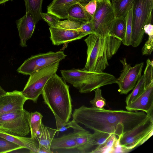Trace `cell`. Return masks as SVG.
Returning a JSON list of instances; mask_svg holds the SVG:
<instances>
[{
  "instance_id": "6da1fadb",
  "label": "cell",
  "mask_w": 153,
  "mask_h": 153,
  "mask_svg": "<svg viewBox=\"0 0 153 153\" xmlns=\"http://www.w3.org/2000/svg\"><path fill=\"white\" fill-rule=\"evenodd\" d=\"M73 120L85 127L115 135L118 139L145 121L149 117L143 111L109 110L83 105L74 109Z\"/></svg>"
},
{
  "instance_id": "7a4b0ae2",
  "label": "cell",
  "mask_w": 153,
  "mask_h": 153,
  "mask_svg": "<svg viewBox=\"0 0 153 153\" xmlns=\"http://www.w3.org/2000/svg\"><path fill=\"white\" fill-rule=\"evenodd\" d=\"M42 95L44 103L48 105L55 117L66 123L72 114L71 99L69 86L56 74L48 80Z\"/></svg>"
},
{
  "instance_id": "3957f363",
  "label": "cell",
  "mask_w": 153,
  "mask_h": 153,
  "mask_svg": "<svg viewBox=\"0 0 153 153\" xmlns=\"http://www.w3.org/2000/svg\"><path fill=\"white\" fill-rule=\"evenodd\" d=\"M61 73L64 80L77 89L81 93H90L97 88L116 83L117 79L110 74L82 69L62 70Z\"/></svg>"
},
{
  "instance_id": "277c9868",
  "label": "cell",
  "mask_w": 153,
  "mask_h": 153,
  "mask_svg": "<svg viewBox=\"0 0 153 153\" xmlns=\"http://www.w3.org/2000/svg\"><path fill=\"white\" fill-rule=\"evenodd\" d=\"M84 41L87 47V57L82 69L90 71L103 72L109 65L106 37L101 38L94 33L89 35Z\"/></svg>"
},
{
  "instance_id": "5b68a950",
  "label": "cell",
  "mask_w": 153,
  "mask_h": 153,
  "mask_svg": "<svg viewBox=\"0 0 153 153\" xmlns=\"http://www.w3.org/2000/svg\"><path fill=\"white\" fill-rule=\"evenodd\" d=\"M153 0H134L132 12L131 45L138 47L143 38L145 25L151 23Z\"/></svg>"
},
{
  "instance_id": "8992f818",
  "label": "cell",
  "mask_w": 153,
  "mask_h": 153,
  "mask_svg": "<svg viewBox=\"0 0 153 153\" xmlns=\"http://www.w3.org/2000/svg\"><path fill=\"white\" fill-rule=\"evenodd\" d=\"M59 65L57 62L37 70L30 75L23 90L22 95L28 100L36 102L42 94L48 80L56 74Z\"/></svg>"
},
{
  "instance_id": "52a82bcc",
  "label": "cell",
  "mask_w": 153,
  "mask_h": 153,
  "mask_svg": "<svg viewBox=\"0 0 153 153\" xmlns=\"http://www.w3.org/2000/svg\"><path fill=\"white\" fill-rule=\"evenodd\" d=\"M153 118L149 116L145 121L119 138L117 147L123 152H129L147 140L153 135Z\"/></svg>"
},
{
  "instance_id": "ba28073f",
  "label": "cell",
  "mask_w": 153,
  "mask_h": 153,
  "mask_svg": "<svg viewBox=\"0 0 153 153\" xmlns=\"http://www.w3.org/2000/svg\"><path fill=\"white\" fill-rule=\"evenodd\" d=\"M97 8L92 17L94 32L99 37L111 36L116 18L110 0H97Z\"/></svg>"
},
{
  "instance_id": "9c48e42d",
  "label": "cell",
  "mask_w": 153,
  "mask_h": 153,
  "mask_svg": "<svg viewBox=\"0 0 153 153\" xmlns=\"http://www.w3.org/2000/svg\"><path fill=\"white\" fill-rule=\"evenodd\" d=\"M30 114L23 108L0 116V131L14 136H26L30 132Z\"/></svg>"
},
{
  "instance_id": "30bf717a",
  "label": "cell",
  "mask_w": 153,
  "mask_h": 153,
  "mask_svg": "<svg viewBox=\"0 0 153 153\" xmlns=\"http://www.w3.org/2000/svg\"><path fill=\"white\" fill-rule=\"evenodd\" d=\"M66 56L62 51H50L32 56L26 59L17 71L19 73L30 75L37 70L54 63L59 62Z\"/></svg>"
},
{
  "instance_id": "8fae6325",
  "label": "cell",
  "mask_w": 153,
  "mask_h": 153,
  "mask_svg": "<svg viewBox=\"0 0 153 153\" xmlns=\"http://www.w3.org/2000/svg\"><path fill=\"white\" fill-rule=\"evenodd\" d=\"M120 61L123 69L120 76L117 79L116 83L118 85L120 94H126L133 89L141 76L144 63L136 64L132 67L128 63L126 58Z\"/></svg>"
},
{
  "instance_id": "7c38bea8",
  "label": "cell",
  "mask_w": 153,
  "mask_h": 153,
  "mask_svg": "<svg viewBox=\"0 0 153 153\" xmlns=\"http://www.w3.org/2000/svg\"><path fill=\"white\" fill-rule=\"evenodd\" d=\"M28 100L17 90L7 92L0 96V116L23 108L25 102Z\"/></svg>"
},
{
  "instance_id": "4fadbf2b",
  "label": "cell",
  "mask_w": 153,
  "mask_h": 153,
  "mask_svg": "<svg viewBox=\"0 0 153 153\" xmlns=\"http://www.w3.org/2000/svg\"><path fill=\"white\" fill-rule=\"evenodd\" d=\"M126 108L130 111H143L153 118V83L148 86L141 94L134 101L126 105Z\"/></svg>"
},
{
  "instance_id": "5bb4252c",
  "label": "cell",
  "mask_w": 153,
  "mask_h": 153,
  "mask_svg": "<svg viewBox=\"0 0 153 153\" xmlns=\"http://www.w3.org/2000/svg\"><path fill=\"white\" fill-rule=\"evenodd\" d=\"M70 122V128L73 130L77 149L79 153H91L95 149L91 140L92 134L73 120Z\"/></svg>"
},
{
  "instance_id": "9a60e30c",
  "label": "cell",
  "mask_w": 153,
  "mask_h": 153,
  "mask_svg": "<svg viewBox=\"0 0 153 153\" xmlns=\"http://www.w3.org/2000/svg\"><path fill=\"white\" fill-rule=\"evenodd\" d=\"M50 39L54 45H59L82 39L86 35L77 30L50 27Z\"/></svg>"
},
{
  "instance_id": "2e32d148",
  "label": "cell",
  "mask_w": 153,
  "mask_h": 153,
  "mask_svg": "<svg viewBox=\"0 0 153 153\" xmlns=\"http://www.w3.org/2000/svg\"><path fill=\"white\" fill-rule=\"evenodd\" d=\"M50 149L52 153H79L73 133L53 138Z\"/></svg>"
},
{
  "instance_id": "e0dca14e",
  "label": "cell",
  "mask_w": 153,
  "mask_h": 153,
  "mask_svg": "<svg viewBox=\"0 0 153 153\" xmlns=\"http://www.w3.org/2000/svg\"><path fill=\"white\" fill-rule=\"evenodd\" d=\"M20 39V45L26 47V42L31 37L34 31L36 24L33 16L29 12L16 21Z\"/></svg>"
},
{
  "instance_id": "ac0fdd59",
  "label": "cell",
  "mask_w": 153,
  "mask_h": 153,
  "mask_svg": "<svg viewBox=\"0 0 153 153\" xmlns=\"http://www.w3.org/2000/svg\"><path fill=\"white\" fill-rule=\"evenodd\" d=\"M91 0H53L48 6V13L60 19H67L68 9L74 4L82 2L87 3Z\"/></svg>"
},
{
  "instance_id": "d6986e66",
  "label": "cell",
  "mask_w": 153,
  "mask_h": 153,
  "mask_svg": "<svg viewBox=\"0 0 153 153\" xmlns=\"http://www.w3.org/2000/svg\"><path fill=\"white\" fill-rule=\"evenodd\" d=\"M86 4L82 2L76 3L68 9L67 19L82 25L88 22L92 19L85 8Z\"/></svg>"
},
{
  "instance_id": "ffe728a7",
  "label": "cell",
  "mask_w": 153,
  "mask_h": 153,
  "mask_svg": "<svg viewBox=\"0 0 153 153\" xmlns=\"http://www.w3.org/2000/svg\"><path fill=\"white\" fill-rule=\"evenodd\" d=\"M56 132V129L46 126L42 122L35 138L38 143L40 148L43 147L51 151L50 149L51 143Z\"/></svg>"
},
{
  "instance_id": "44dd1931",
  "label": "cell",
  "mask_w": 153,
  "mask_h": 153,
  "mask_svg": "<svg viewBox=\"0 0 153 153\" xmlns=\"http://www.w3.org/2000/svg\"><path fill=\"white\" fill-rule=\"evenodd\" d=\"M26 13L29 12L33 17L36 25L42 19V4L43 0H24Z\"/></svg>"
},
{
  "instance_id": "7402d4cb",
  "label": "cell",
  "mask_w": 153,
  "mask_h": 153,
  "mask_svg": "<svg viewBox=\"0 0 153 153\" xmlns=\"http://www.w3.org/2000/svg\"><path fill=\"white\" fill-rule=\"evenodd\" d=\"M134 0H117L111 2L116 18L126 17L133 7Z\"/></svg>"
},
{
  "instance_id": "603a6c76",
  "label": "cell",
  "mask_w": 153,
  "mask_h": 153,
  "mask_svg": "<svg viewBox=\"0 0 153 153\" xmlns=\"http://www.w3.org/2000/svg\"><path fill=\"white\" fill-rule=\"evenodd\" d=\"M126 24V17L116 18L110 36H114L121 40L125 36Z\"/></svg>"
},
{
  "instance_id": "cb8c5ba5",
  "label": "cell",
  "mask_w": 153,
  "mask_h": 153,
  "mask_svg": "<svg viewBox=\"0 0 153 153\" xmlns=\"http://www.w3.org/2000/svg\"><path fill=\"white\" fill-rule=\"evenodd\" d=\"M42 117V115L37 111L30 113L29 125L31 132V137L32 138H36V134L39 129Z\"/></svg>"
},
{
  "instance_id": "d4e9b609",
  "label": "cell",
  "mask_w": 153,
  "mask_h": 153,
  "mask_svg": "<svg viewBox=\"0 0 153 153\" xmlns=\"http://www.w3.org/2000/svg\"><path fill=\"white\" fill-rule=\"evenodd\" d=\"M132 92L126 97V105H128L139 97L145 90L144 75L141 76Z\"/></svg>"
},
{
  "instance_id": "484cf974",
  "label": "cell",
  "mask_w": 153,
  "mask_h": 153,
  "mask_svg": "<svg viewBox=\"0 0 153 153\" xmlns=\"http://www.w3.org/2000/svg\"><path fill=\"white\" fill-rule=\"evenodd\" d=\"M94 131V133L92 134L91 140L95 149L91 153H97L112 134L96 131Z\"/></svg>"
},
{
  "instance_id": "4316f807",
  "label": "cell",
  "mask_w": 153,
  "mask_h": 153,
  "mask_svg": "<svg viewBox=\"0 0 153 153\" xmlns=\"http://www.w3.org/2000/svg\"><path fill=\"white\" fill-rule=\"evenodd\" d=\"M144 33L148 35V39L145 42L142 50L143 55H150L153 50V26L151 23L145 25Z\"/></svg>"
},
{
  "instance_id": "83f0119b",
  "label": "cell",
  "mask_w": 153,
  "mask_h": 153,
  "mask_svg": "<svg viewBox=\"0 0 153 153\" xmlns=\"http://www.w3.org/2000/svg\"><path fill=\"white\" fill-rule=\"evenodd\" d=\"M132 12L133 7L128 11L126 16V33L124 38L122 41L123 44L127 46L131 45Z\"/></svg>"
},
{
  "instance_id": "f1b7e54d",
  "label": "cell",
  "mask_w": 153,
  "mask_h": 153,
  "mask_svg": "<svg viewBox=\"0 0 153 153\" xmlns=\"http://www.w3.org/2000/svg\"><path fill=\"white\" fill-rule=\"evenodd\" d=\"M20 140L24 145L25 148L28 149L30 153H42V149L36 138L25 137H20Z\"/></svg>"
},
{
  "instance_id": "f546056e",
  "label": "cell",
  "mask_w": 153,
  "mask_h": 153,
  "mask_svg": "<svg viewBox=\"0 0 153 153\" xmlns=\"http://www.w3.org/2000/svg\"><path fill=\"white\" fill-rule=\"evenodd\" d=\"M95 92L94 98L90 101L92 107L98 108L102 109L106 105L105 99L102 94V90L98 88L94 90Z\"/></svg>"
},
{
  "instance_id": "4dcf8cb0",
  "label": "cell",
  "mask_w": 153,
  "mask_h": 153,
  "mask_svg": "<svg viewBox=\"0 0 153 153\" xmlns=\"http://www.w3.org/2000/svg\"><path fill=\"white\" fill-rule=\"evenodd\" d=\"M146 88L153 83V61L148 59L146 61V65L143 74Z\"/></svg>"
},
{
  "instance_id": "1f68e13d",
  "label": "cell",
  "mask_w": 153,
  "mask_h": 153,
  "mask_svg": "<svg viewBox=\"0 0 153 153\" xmlns=\"http://www.w3.org/2000/svg\"><path fill=\"white\" fill-rule=\"evenodd\" d=\"M22 148L18 145L0 137V153L10 152Z\"/></svg>"
},
{
  "instance_id": "d6a6232c",
  "label": "cell",
  "mask_w": 153,
  "mask_h": 153,
  "mask_svg": "<svg viewBox=\"0 0 153 153\" xmlns=\"http://www.w3.org/2000/svg\"><path fill=\"white\" fill-rule=\"evenodd\" d=\"M42 18L47 23L50 27H58L60 19L56 16L47 12L41 13Z\"/></svg>"
},
{
  "instance_id": "836d02e7",
  "label": "cell",
  "mask_w": 153,
  "mask_h": 153,
  "mask_svg": "<svg viewBox=\"0 0 153 153\" xmlns=\"http://www.w3.org/2000/svg\"><path fill=\"white\" fill-rule=\"evenodd\" d=\"M58 25L59 27L74 30H76L81 25L79 23L69 19L62 21H59Z\"/></svg>"
},
{
  "instance_id": "e575fe53",
  "label": "cell",
  "mask_w": 153,
  "mask_h": 153,
  "mask_svg": "<svg viewBox=\"0 0 153 153\" xmlns=\"http://www.w3.org/2000/svg\"><path fill=\"white\" fill-rule=\"evenodd\" d=\"M0 137L25 148L24 144L19 139V136L11 135L0 131Z\"/></svg>"
},
{
  "instance_id": "d590c367",
  "label": "cell",
  "mask_w": 153,
  "mask_h": 153,
  "mask_svg": "<svg viewBox=\"0 0 153 153\" xmlns=\"http://www.w3.org/2000/svg\"><path fill=\"white\" fill-rule=\"evenodd\" d=\"M76 30L82 32L86 36L95 33L91 19L88 22L82 24L80 27Z\"/></svg>"
},
{
  "instance_id": "8d00e7d4",
  "label": "cell",
  "mask_w": 153,
  "mask_h": 153,
  "mask_svg": "<svg viewBox=\"0 0 153 153\" xmlns=\"http://www.w3.org/2000/svg\"><path fill=\"white\" fill-rule=\"evenodd\" d=\"M56 126V134L58 136L60 132L64 131L67 129L70 128V122L65 123L59 119L55 117Z\"/></svg>"
},
{
  "instance_id": "74e56055",
  "label": "cell",
  "mask_w": 153,
  "mask_h": 153,
  "mask_svg": "<svg viewBox=\"0 0 153 153\" xmlns=\"http://www.w3.org/2000/svg\"><path fill=\"white\" fill-rule=\"evenodd\" d=\"M97 0H91L85 6V8L92 18L97 8Z\"/></svg>"
},
{
  "instance_id": "f35d334b",
  "label": "cell",
  "mask_w": 153,
  "mask_h": 153,
  "mask_svg": "<svg viewBox=\"0 0 153 153\" xmlns=\"http://www.w3.org/2000/svg\"><path fill=\"white\" fill-rule=\"evenodd\" d=\"M6 92L4 89L0 86V96L2 95L5 93Z\"/></svg>"
},
{
  "instance_id": "ab89813d",
  "label": "cell",
  "mask_w": 153,
  "mask_h": 153,
  "mask_svg": "<svg viewBox=\"0 0 153 153\" xmlns=\"http://www.w3.org/2000/svg\"><path fill=\"white\" fill-rule=\"evenodd\" d=\"M11 0H0V5Z\"/></svg>"
},
{
  "instance_id": "60d3db41",
  "label": "cell",
  "mask_w": 153,
  "mask_h": 153,
  "mask_svg": "<svg viewBox=\"0 0 153 153\" xmlns=\"http://www.w3.org/2000/svg\"><path fill=\"white\" fill-rule=\"evenodd\" d=\"M110 0L111 2L113 1H117V0Z\"/></svg>"
}]
</instances>
